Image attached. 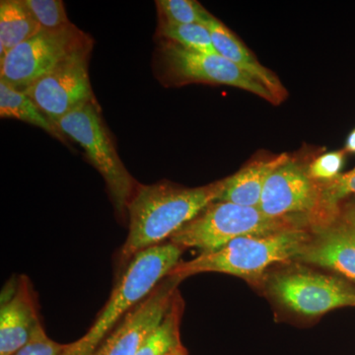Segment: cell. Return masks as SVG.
I'll return each instance as SVG.
<instances>
[{
    "mask_svg": "<svg viewBox=\"0 0 355 355\" xmlns=\"http://www.w3.org/2000/svg\"><path fill=\"white\" fill-rule=\"evenodd\" d=\"M310 237L296 261L355 280V197H349L312 222Z\"/></svg>",
    "mask_w": 355,
    "mask_h": 355,
    "instance_id": "cell-9",
    "label": "cell"
},
{
    "mask_svg": "<svg viewBox=\"0 0 355 355\" xmlns=\"http://www.w3.org/2000/svg\"><path fill=\"white\" fill-rule=\"evenodd\" d=\"M183 251L182 248L168 242L135 254L94 323L79 340L64 345V355H93L121 318L169 275L180 263Z\"/></svg>",
    "mask_w": 355,
    "mask_h": 355,
    "instance_id": "cell-2",
    "label": "cell"
},
{
    "mask_svg": "<svg viewBox=\"0 0 355 355\" xmlns=\"http://www.w3.org/2000/svg\"><path fill=\"white\" fill-rule=\"evenodd\" d=\"M159 21L171 24H205L209 12L193 0H157Z\"/></svg>",
    "mask_w": 355,
    "mask_h": 355,
    "instance_id": "cell-20",
    "label": "cell"
},
{
    "mask_svg": "<svg viewBox=\"0 0 355 355\" xmlns=\"http://www.w3.org/2000/svg\"><path fill=\"white\" fill-rule=\"evenodd\" d=\"M170 355H188V350L186 349L184 345H182V347H180L179 349L173 352Z\"/></svg>",
    "mask_w": 355,
    "mask_h": 355,
    "instance_id": "cell-26",
    "label": "cell"
},
{
    "mask_svg": "<svg viewBox=\"0 0 355 355\" xmlns=\"http://www.w3.org/2000/svg\"><path fill=\"white\" fill-rule=\"evenodd\" d=\"M64 345L49 338L43 324L40 323L27 345L15 355H64Z\"/></svg>",
    "mask_w": 355,
    "mask_h": 355,
    "instance_id": "cell-24",
    "label": "cell"
},
{
    "mask_svg": "<svg viewBox=\"0 0 355 355\" xmlns=\"http://www.w3.org/2000/svg\"><path fill=\"white\" fill-rule=\"evenodd\" d=\"M41 26L21 0L0 2V60L12 49L36 36Z\"/></svg>",
    "mask_w": 355,
    "mask_h": 355,
    "instance_id": "cell-16",
    "label": "cell"
},
{
    "mask_svg": "<svg viewBox=\"0 0 355 355\" xmlns=\"http://www.w3.org/2000/svg\"><path fill=\"white\" fill-rule=\"evenodd\" d=\"M158 55L163 83L177 86L190 83L232 86L277 105L268 89L218 53L188 50L164 40L159 46Z\"/></svg>",
    "mask_w": 355,
    "mask_h": 355,
    "instance_id": "cell-8",
    "label": "cell"
},
{
    "mask_svg": "<svg viewBox=\"0 0 355 355\" xmlns=\"http://www.w3.org/2000/svg\"><path fill=\"white\" fill-rule=\"evenodd\" d=\"M41 323L36 298L29 279L19 277L12 293L1 300L0 307V355H15L31 338Z\"/></svg>",
    "mask_w": 355,
    "mask_h": 355,
    "instance_id": "cell-13",
    "label": "cell"
},
{
    "mask_svg": "<svg viewBox=\"0 0 355 355\" xmlns=\"http://www.w3.org/2000/svg\"><path fill=\"white\" fill-rule=\"evenodd\" d=\"M0 116L31 123L67 144L64 133L38 108L23 91L17 90L0 79Z\"/></svg>",
    "mask_w": 355,
    "mask_h": 355,
    "instance_id": "cell-17",
    "label": "cell"
},
{
    "mask_svg": "<svg viewBox=\"0 0 355 355\" xmlns=\"http://www.w3.org/2000/svg\"><path fill=\"white\" fill-rule=\"evenodd\" d=\"M98 107L97 103L86 105L67 114L55 125L83 147L91 164L105 180L114 209L123 216L139 184L119 157Z\"/></svg>",
    "mask_w": 355,
    "mask_h": 355,
    "instance_id": "cell-5",
    "label": "cell"
},
{
    "mask_svg": "<svg viewBox=\"0 0 355 355\" xmlns=\"http://www.w3.org/2000/svg\"><path fill=\"white\" fill-rule=\"evenodd\" d=\"M307 222L277 219L266 216L259 207L228 202H214L169 239L182 248H196L209 253L246 236L272 234L293 228H309Z\"/></svg>",
    "mask_w": 355,
    "mask_h": 355,
    "instance_id": "cell-4",
    "label": "cell"
},
{
    "mask_svg": "<svg viewBox=\"0 0 355 355\" xmlns=\"http://www.w3.org/2000/svg\"><path fill=\"white\" fill-rule=\"evenodd\" d=\"M91 51L69 58L23 91L55 125L67 114L97 103L88 74Z\"/></svg>",
    "mask_w": 355,
    "mask_h": 355,
    "instance_id": "cell-11",
    "label": "cell"
},
{
    "mask_svg": "<svg viewBox=\"0 0 355 355\" xmlns=\"http://www.w3.org/2000/svg\"><path fill=\"white\" fill-rule=\"evenodd\" d=\"M181 280L165 277L144 301L123 317L93 355H137L171 305Z\"/></svg>",
    "mask_w": 355,
    "mask_h": 355,
    "instance_id": "cell-12",
    "label": "cell"
},
{
    "mask_svg": "<svg viewBox=\"0 0 355 355\" xmlns=\"http://www.w3.org/2000/svg\"><path fill=\"white\" fill-rule=\"evenodd\" d=\"M205 26L209 28L212 43L219 55L232 62L238 69L268 89L277 105L286 99L287 92L279 77L263 67L234 33L211 14H209Z\"/></svg>",
    "mask_w": 355,
    "mask_h": 355,
    "instance_id": "cell-14",
    "label": "cell"
},
{
    "mask_svg": "<svg viewBox=\"0 0 355 355\" xmlns=\"http://www.w3.org/2000/svg\"><path fill=\"white\" fill-rule=\"evenodd\" d=\"M268 291L286 309L314 317L340 307H355V287L349 282L310 270L279 273L270 282Z\"/></svg>",
    "mask_w": 355,
    "mask_h": 355,
    "instance_id": "cell-10",
    "label": "cell"
},
{
    "mask_svg": "<svg viewBox=\"0 0 355 355\" xmlns=\"http://www.w3.org/2000/svg\"><path fill=\"white\" fill-rule=\"evenodd\" d=\"M309 154L289 155L266 180L260 207L266 216L277 219H295L309 225L321 214L323 183L308 173Z\"/></svg>",
    "mask_w": 355,
    "mask_h": 355,
    "instance_id": "cell-7",
    "label": "cell"
},
{
    "mask_svg": "<svg viewBox=\"0 0 355 355\" xmlns=\"http://www.w3.org/2000/svg\"><path fill=\"white\" fill-rule=\"evenodd\" d=\"M345 155L347 153L342 149L315 156L308 167L310 177L320 183L333 181L342 174Z\"/></svg>",
    "mask_w": 355,
    "mask_h": 355,
    "instance_id": "cell-22",
    "label": "cell"
},
{
    "mask_svg": "<svg viewBox=\"0 0 355 355\" xmlns=\"http://www.w3.org/2000/svg\"><path fill=\"white\" fill-rule=\"evenodd\" d=\"M183 311L184 302L177 291L162 321L147 336L137 355H170L182 347L180 323Z\"/></svg>",
    "mask_w": 355,
    "mask_h": 355,
    "instance_id": "cell-18",
    "label": "cell"
},
{
    "mask_svg": "<svg viewBox=\"0 0 355 355\" xmlns=\"http://www.w3.org/2000/svg\"><path fill=\"white\" fill-rule=\"evenodd\" d=\"M42 30L55 31L71 24L60 0H21Z\"/></svg>",
    "mask_w": 355,
    "mask_h": 355,
    "instance_id": "cell-21",
    "label": "cell"
},
{
    "mask_svg": "<svg viewBox=\"0 0 355 355\" xmlns=\"http://www.w3.org/2000/svg\"><path fill=\"white\" fill-rule=\"evenodd\" d=\"M309 228H293L272 234L246 236L188 261H180L169 277L184 280L202 272H221L258 282L273 263L296 260L309 240Z\"/></svg>",
    "mask_w": 355,
    "mask_h": 355,
    "instance_id": "cell-3",
    "label": "cell"
},
{
    "mask_svg": "<svg viewBox=\"0 0 355 355\" xmlns=\"http://www.w3.org/2000/svg\"><path fill=\"white\" fill-rule=\"evenodd\" d=\"M92 46V38L72 23L55 31L41 30L0 60V79L25 91L65 60Z\"/></svg>",
    "mask_w": 355,
    "mask_h": 355,
    "instance_id": "cell-6",
    "label": "cell"
},
{
    "mask_svg": "<svg viewBox=\"0 0 355 355\" xmlns=\"http://www.w3.org/2000/svg\"><path fill=\"white\" fill-rule=\"evenodd\" d=\"M345 150L347 153H355V128L349 133L345 142Z\"/></svg>",
    "mask_w": 355,
    "mask_h": 355,
    "instance_id": "cell-25",
    "label": "cell"
},
{
    "mask_svg": "<svg viewBox=\"0 0 355 355\" xmlns=\"http://www.w3.org/2000/svg\"><path fill=\"white\" fill-rule=\"evenodd\" d=\"M226 180L198 188H184L169 182L137 186L128 205L130 231L121 249V263L135 254L169 240L210 203L220 198Z\"/></svg>",
    "mask_w": 355,
    "mask_h": 355,
    "instance_id": "cell-1",
    "label": "cell"
},
{
    "mask_svg": "<svg viewBox=\"0 0 355 355\" xmlns=\"http://www.w3.org/2000/svg\"><path fill=\"white\" fill-rule=\"evenodd\" d=\"M352 196L355 197V168L352 171L340 174L333 181L323 183V207L320 216Z\"/></svg>",
    "mask_w": 355,
    "mask_h": 355,
    "instance_id": "cell-23",
    "label": "cell"
},
{
    "mask_svg": "<svg viewBox=\"0 0 355 355\" xmlns=\"http://www.w3.org/2000/svg\"><path fill=\"white\" fill-rule=\"evenodd\" d=\"M289 154L265 156L247 163L232 176L225 178V189L219 202H228L244 207H260L266 180Z\"/></svg>",
    "mask_w": 355,
    "mask_h": 355,
    "instance_id": "cell-15",
    "label": "cell"
},
{
    "mask_svg": "<svg viewBox=\"0 0 355 355\" xmlns=\"http://www.w3.org/2000/svg\"><path fill=\"white\" fill-rule=\"evenodd\" d=\"M157 35L160 38L180 44L188 50L217 53L209 28L205 24H171L159 21Z\"/></svg>",
    "mask_w": 355,
    "mask_h": 355,
    "instance_id": "cell-19",
    "label": "cell"
}]
</instances>
